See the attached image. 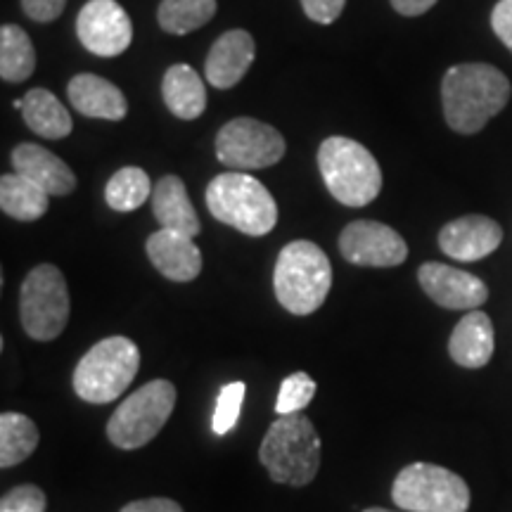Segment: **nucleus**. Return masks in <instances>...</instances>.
Wrapping results in <instances>:
<instances>
[{
  "mask_svg": "<svg viewBox=\"0 0 512 512\" xmlns=\"http://www.w3.org/2000/svg\"><path fill=\"white\" fill-rule=\"evenodd\" d=\"M510 81L501 69L482 62L451 67L441 81L446 124L456 133L472 136L503 112L510 100Z\"/></svg>",
  "mask_w": 512,
  "mask_h": 512,
  "instance_id": "nucleus-1",
  "label": "nucleus"
},
{
  "mask_svg": "<svg viewBox=\"0 0 512 512\" xmlns=\"http://www.w3.org/2000/svg\"><path fill=\"white\" fill-rule=\"evenodd\" d=\"M330 287V259L316 242L294 240L283 247L273 271V290L283 309L294 316H309L323 306Z\"/></svg>",
  "mask_w": 512,
  "mask_h": 512,
  "instance_id": "nucleus-2",
  "label": "nucleus"
},
{
  "mask_svg": "<svg viewBox=\"0 0 512 512\" xmlns=\"http://www.w3.org/2000/svg\"><path fill=\"white\" fill-rule=\"evenodd\" d=\"M259 460L273 482L306 486L320 470V437L304 415H280L268 427L259 448Z\"/></svg>",
  "mask_w": 512,
  "mask_h": 512,
  "instance_id": "nucleus-3",
  "label": "nucleus"
},
{
  "mask_svg": "<svg viewBox=\"0 0 512 512\" xmlns=\"http://www.w3.org/2000/svg\"><path fill=\"white\" fill-rule=\"evenodd\" d=\"M207 207L214 219L240 233L261 238L278 223V204L266 185L245 171L216 176L207 188Z\"/></svg>",
  "mask_w": 512,
  "mask_h": 512,
  "instance_id": "nucleus-4",
  "label": "nucleus"
},
{
  "mask_svg": "<svg viewBox=\"0 0 512 512\" xmlns=\"http://www.w3.org/2000/svg\"><path fill=\"white\" fill-rule=\"evenodd\" d=\"M318 169L330 195L344 207H366L382 190L380 164L370 150L351 138L332 136L323 140Z\"/></svg>",
  "mask_w": 512,
  "mask_h": 512,
  "instance_id": "nucleus-5",
  "label": "nucleus"
},
{
  "mask_svg": "<svg viewBox=\"0 0 512 512\" xmlns=\"http://www.w3.org/2000/svg\"><path fill=\"white\" fill-rule=\"evenodd\" d=\"M140 368V349L128 337H107L81 358L74 392L88 403H110L126 392Z\"/></svg>",
  "mask_w": 512,
  "mask_h": 512,
  "instance_id": "nucleus-6",
  "label": "nucleus"
},
{
  "mask_svg": "<svg viewBox=\"0 0 512 512\" xmlns=\"http://www.w3.org/2000/svg\"><path fill=\"white\" fill-rule=\"evenodd\" d=\"M176 406V387L169 380H152L133 392L107 422V437L117 448H143L162 432Z\"/></svg>",
  "mask_w": 512,
  "mask_h": 512,
  "instance_id": "nucleus-7",
  "label": "nucleus"
},
{
  "mask_svg": "<svg viewBox=\"0 0 512 512\" xmlns=\"http://www.w3.org/2000/svg\"><path fill=\"white\" fill-rule=\"evenodd\" d=\"M392 498L406 512H467L470 508L465 479L432 463L403 467L394 479Z\"/></svg>",
  "mask_w": 512,
  "mask_h": 512,
  "instance_id": "nucleus-8",
  "label": "nucleus"
},
{
  "mask_svg": "<svg viewBox=\"0 0 512 512\" xmlns=\"http://www.w3.org/2000/svg\"><path fill=\"white\" fill-rule=\"evenodd\" d=\"M22 328L36 342L60 337L69 320V290L62 271L53 264H41L29 271L19 297Z\"/></svg>",
  "mask_w": 512,
  "mask_h": 512,
  "instance_id": "nucleus-9",
  "label": "nucleus"
},
{
  "mask_svg": "<svg viewBox=\"0 0 512 512\" xmlns=\"http://www.w3.org/2000/svg\"><path fill=\"white\" fill-rule=\"evenodd\" d=\"M216 157L230 169H268L285 157V138L259 119L238 117L216 136Z\"/></svg>",
  "mask_w": 512,
  "mask_h": 512,
  "instance_id": "nucleus-10",
  "label": "nucleus"
},
{
  "mask_svg": "<svg viewBox=\"0 0 512 512\" xmlns=\"http://www.w3.org/2000/svg\"><path fill=\"white\" fill-rule=\"evenodd\" d=\"M81 46L98 57H117L131 46L133 24L117 0H88L76 19Z\"/></svg>",
  "mask_w": 512,
  "mask_h": 512,
  "instance_id": "nucleus-11",
  "label": "nucleus"
},
{
  "mask_svg": "<svg viewBox=\"0 0 512 512\" xmlns=\"http://www.w3.org/2000/svg\"><path fill=\"white\" fill-rule=\"evenodd\" d=\"M339 252L354 266L392 268L408 259L406 240L377 221H354L339 235Z\"/></svg>",
  "mask_w": 512,
  "mask_h": 512,
  "instance_id": "nucleus-12",
  "label": "nucleus"
},
{
  "mask_svg": "<svg viewBox=\"0 0 512 512\" xmlns=\"http://www.w3.org/2000/svg\"><path fill=\"white\" fill-rule=\"evenodd\" d=\"M420 287L434 304L451 311H475L489 297L486 287L477 275L460 271V268L427 261L418 271Z\"/></svg>",
  "mask_w": 512,
  "mask_h": 512,
  "instance_id": "nucleus-13",
  "label": "nucleus"
},
{
  "mask_svg": "<svg viewBox=\"0 0 512 512\" xmlns=\"http://www.w3.org/2000/svg\"><path fill=\"white\" fill-rule=\"evenodd\" d=\"M503 242V228L489 216H463L446 223L439 233L441 252L456 261H479Z\"/></svg>",
  "mask_w": 512,
  "mask_h": 512,
  "instance_id": "nucleus-14",
  "label": "nucleus"
},
{
  "mask_svg": "<svg viewBox=\"0 0 512 512\" xmlns=\"http://www.w3.org/2000/svg\"><path fill=\"white\" fill-rule=\"evenodd\" d=\"M145 247L152 266L174 283H190L202 273V252L188 235L159 228Z\"/></svg>",
  "mask_w": 512,
  "mask_h": 512,
  "instance_id": "nucleus-15",
  "label": "nucleus"
},
{
  "mask_svg": "<svg viewBox=\"0 0 512 512\" xmlns=\"http://www.w3.org/2000/svg\"><path fill=\"white\" fill-rule=\"evenodd\" d=\"M254 55V38L245 29L226 31V34L216 38V43L211 46L207 55V64H204L207 81L214 88L228 91V88H233L235 83L242 81V76L252 67Z\"/></svg>",
  "mask_w": 512,
  "mask_h": 512,
  "instance_id": "nucleus-16",
  "label": "nucleus"
},
{
  "mask_svg": "<svg viewBox=\"0 0 512 512\" xmlns=\"http://www.w3.org/2000/svg\"><path fill=\"white\" fill-rule=\"evenodd\" d=\"M12 166L48 195L64 197L76 190V176L60 157L34 143H22L12 150Z\"/></svg>",
  "mask_w": 512,
  "mask_h": 512,
  "instance_id": "nucleus-17",
  "label": "nucleus"
},
{
  "mask_svg": "<svg viewBox=\"0 0 512 512\" xmlns=\"http://www.w3.org/2000/svg\"><path fill=\"white\" fill-rule=\"evenodd\" d=\"M69 102L76 112L91 119L121 121L128 114V102L124 93L112 81L98 74H76L67 88Z\"/></svg>",
  "mask_w": 512,
  "mask_h": 512,
  "instance_id": "nucleus-18",
  "label": "nucleus"
},
{
  "mask_svg": "<svg viewBox=\"0 0 512 512\" xmlns=\"http://www.w3.org/2000/svg\"><path fill=\"white\" fill-rule=\"evenodd\" d=\"M496 347L494 323L484 311H470L460 320L448 342V354L463 368H484Z\"/></svg>",
  "mask_w": 512,
  "mask_h": 512,
  "instance_id": "nucleus-19",
  "label": "nucleus"
},
{
  "mask_svg": "<svg viewBox=\"0 0 512 512\" xmlns=\"http://www.w3.org/2000/svg\"><path fill=\"white\" fill-rule=\"evenodd\" d=\"M152 211L164 230L197 238L200 235V219L192 207L185 183L178 176H164L152 190Z\"/></svg>",
  "mask_w": 512,
  "mask_h": 512,
  "instance_id": "nucleus-20",
  "label": "nucleus"
},
{
  "mask_svg": "<svg viewBox=\"0 0 512 512\" xmlns=\"http://www.w3.org/2000/svg\"><path fill=\"white\" fill-rule=\"evenodd\" d=\"M162 95L169 112L178 119H197L207 110V88L195 69L188 64H174L166 69Z\"/></svg>",
  "mask_w": 512,
  "mask_h": 512,
  "instance_id": "nucleus-21",
  "label": "nucleus"
},
{
  "mask_svg": "<svg viewBox=\"0 0 512 512\" xmlns=\"http://www.w3.org/2000/svg\"><path fill=\"white\" fill-rule=\"evenodd\" d=\"M24 124H27L36 136L48 140L67 138L72 133L74 121L67 107L55 98L46 88H34L24 95Z\"/></svg>",
  "mask_w": 512,
  "mask_h": 512,
  "instance_id": "nucleus-22",
  "label": "nucleus"
},
{
  "mask_svg": "<svg viewBox=\"0 0 512 512\" xmlns=\"http://www.w3.org/2000/svg\"><path fill=\"white\" fill-rule=\"evenodd\" d=\"M50 195L17 171L0 178V209L17 221H38L50 207Z\"/></svg>",
  "mask_w": 512,
  "mask_h": 512,
  "instance_id": "nucleus-23",
  "label": "nucleus"
},
{
  "mask_svg": "<svg viewBox=\"0 0 512 512\" xmlns=\"http://www.w3.org/2000/svg\"><path fill=\"white\" fill-rule=\"evenodd\" d=\"M36 69L34 43L27 31L17 24H3L0 29V76L3 81L22 83Z\"/></svg>",
  "mask_w": 512,
  "mask_h": 512,
  "instance_id": "nucleus-24",
  "label": "nucleus"
},
{
  "mask_svg": "<svg viewBox=\"0 0 512 512\" xmlns=\"http://www.w3.org/2000/svg\"><path fill=\"white\" fill-rule=\"evenodd\" d=\"M38 427L22 413H3L0 415V465L8 470L19 465L36 451Z\"/></svg>",
  "mask_w": 512,
  "mask_h": 512,
  "instance_id": "nucleus-25",
  "label": "nucleus"
},
{
  "mask_svg": "<svg viewBox=\"0 0 512 512\" xmlns=\"http://www.w3.org/2000/svg\"><path fill=\"white\" fill-rule=\"evenodd\" d=\"M216 15V0H162L159 27L174 36H185L204 27Z\"/></svg>",
  "mask_w": 512,
  "mask_h": 512,
  "instance_id": "nucleus-26",
  "label": "nucleus"
},
{
  "mask_svg": "<svg viewBox=\"0 0 512 512\" xmlns=\"http://www.w3.org/2000/svg\"><path fill=\"white\" fill-rule=\"evenodd\" d=\"M150 176L138 166H124L110 178L105 188V200L114 211H136L152 195Z\"/></svg>",
  "mask_w": 512,
  "mask_h": 512,
  "instance_id": "nucleus-27",
  "label": "nucleus"
},
{
  "mask_svg": "<svg viewBox=\"0 0 512 512\" xmlns=\"http://www.w3.org/2000/svg\"><path fill=\"white\" fill-rule=\"evenodd\" d=\"M313 396H316V382H313L306 373H292L290 377H285L283 384H280L278 401H275V413L292 415L304 411Z\"/></svg>",
  "mask_w": 512,
  "mask_h": 512,
  "instance_id": "nucleus-28",
  "label": "nucleus"
},
{
  "mask_svg": "<svg viewBox=\"0 0 512 512\" xmlns=\"http://www.w3.org/2000/svg\"><path fill=\"white\" fill-rule=\"evenodd\" d=\"M245 382H228L226 387L219 392V401H216L214 420H211V430L214 434H228L235 427V422L240 418L242 401H245Z\"/></svg>",
  "mask_w": 512,
  "mask_h": 512,
  "instance_id": "nucleus-29",
  "label": "nucleus"
},
{
  "mask_svg": "<svg viewBox=\"0 0 512 512\" xmlns=\"http://www.w3.org/2000/svg\"><path fill=\"white\" fill-rule=\"evenodd\" d=\"M46 494L36 484H22L0 501V512H46Z\"/></svg>",
  "mask_w": 512,
  "mask_h": 512,
  "instance_id": "nucleus-30",
  "label": "nucleus"
},
{
  "mask_svg": "<svg viewBox=\"0 0 512 512\" xmlns=\"http://www.w3.org/2000/svg\"><path fill=\"white\" fill-rule=\"evenodd\" d=\"M347 0H302V8L306 17L318 24H332L342 15Z\"/></svg>",
  "mask_w": 512,
  "mask_h": 512,
  "instance_id": "nucleus-31",
  "label": "nucleus"
},
{
  "mask_svg": "<svg viewBox=\"0 0 512 512\" xmlns=\"http://www.w3.org/2000/svg\"><path fill=\"white\" fill-rule=\"evenodd\" d=\"M22 8L34 22H55L67 8V0H22Z\"/></svg>",
  "mask_w": 512,
  "mask_h": 512,
  "instance_id": "nucleus-32",
  "label": "nucleus"
},
{
  "mask_svg": "<svg viewBox=\"0 0 512 512\" xmlns=\"http://www.w3.org/2000/svg\"><path fill=\"white\" fill-rule=\"evenodd\" d=\"M491 29L512 53V0H498L491 12Z\"/></svg>",
  "mask_w": 512,
  "mask_h": 512,
  "instance_id": "nucleus-33",
  "label": "nucleus"
},
{
  "mask_svg": "<svg viewBox=\"0 0 512 512\" xmlns=\"http://www.w3.org/2000/svg\"><path fill=\"white\" fill-rule=\"evenodd\" d=\"M121 512H183V508L171 498H143L124 505Z\"/></svg>",
  "mask_w": 512,
  "mask_h": 512,
  "instance_id": "nucleus-34",
  "label": "nucleus"
},
{
  "mask_svg": "<svg viewBox=\"0 0 512 512\" xmlns=\"http://www.w3.org/2000/svg\"><path fill=\"white\" fill-rule=\"evenodd\" d=\"M394 10L403 17H420L437 5V0H392Z\"/></svg>",
  "mask_w": 512,
  "mask_h": 512,
  "instance_id": "nucleus-35",
  "label": "nucleus"
},
{
  "mask_svg": "<svg viewBox=\"0 0 512 512\" xmlns=\"http://www.w3.org/2000/svg\"><path fill=\"white\" fill-rule=\"evenodd\" d=\"M363 512H389V510H384V508H368V510H363Z\"/></svg>",
  "mask_w": 512,
  "mask_h": 512,
  "instance_id": "nucleus-36",
  "label": "nucleus"
}]
</instances>
